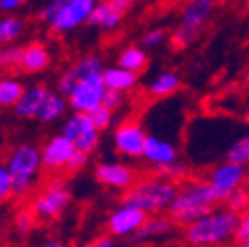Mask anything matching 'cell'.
I'll return each mask as SVG.
<instances>
[{"instance_id": "cell-1", "label": "cell", "mask_w": 249, "mask_h": 247, "mask_svg": "<svg viewBox=\"0 0 249 247\" xmlns=\"http://www.w3.org/2000/svg\"><path fill=\"white\" fill-rule=\"evenodd\" d=\"M237 228L239 213L224 204L184 226V241L190 247H228L237 241Z\"/></svg>"}, {"instance_id": "cell-2", "label": "cell", "mask_w": 249, "mask_h": 247, "mask_svg": "<svg viewBox=\"0 0 249 247\" xmlns=\"http://www.w3.org/2000/svg\"><path fill=\"white\" fill-rule=\"evenodd\" d=\"M215 204H220V198H217L210 180H184L178 184V192L168 213L176 224L188 226L212 212Z\"/></svg>"}, {"instance_id": "cell-3", "label": "cell", "mask_w": 249, "mask_h": 247, "mask_svg": "<svg viewBox=\"0 0 249 247\" xmlns=\"http://www.w3.org/2000/svg\"><path fill=\"white\" fill-rule=\"evenodd\" d=\"M178 192V184L160 174L139 178L133 186L123 194V204H131L146 212L148 215H157L170 210Z\"/></svg>"}, {"instance_id": "cell-4", "label": "cell", "mask_w": 249, "mask_h": 247, "mask_svg": "<svg viewBox=\"0 0 249 247\" xmlns=\"http://www.w3.org/2000/svg\"><path fill=\"white\" fill-rule=\"evenodd\" d=\"M4 166L12 176V198H26L44 166L42 150L34 144H16L8 150Z\"/></svg>"}, {"instance_id": "cell-5", "label": "cell", "mask_w": 249, "mask_h": 247, "mask_svg": "<svg viewBox=\"0 0 249 247\" xmlns=\"http://www.w3.org/2000/svg\"><path fill=\"white\" fill-rule=\"evenodd\" d=\"M99 0H48L40 10V18L57 34H66L89 22Z\"/></svg>"}, {"instance_id": "cell-6", "label": "cell", "mask_w": 249, "mask_h": 247, "mask_svg": "<svg viewBox=\"0 0 249 247\" xmlns=\"http://www.w3.org/2000/svg\"><path fill=\"white\" fill-rule=\"evenodd\" d=\"M212 12H213V0H188L180 12L178 24L172 34V42L180 48H186L192 42H196L202 28L210 20Z\"/></svg>"}, {"instance_id": "cell-7", "label": "cell", "mask_w": 249, "mask_h": 247, "mask_svg": "<svg viewBox=\"0 0 249 247\" xmlns=\"http://www.w3.org/2000/svg\"><path fill=\"white\" fill-rule=\"evenodd\" d=\"M71 202V192L64 180H52L40 190L32 200L30 210L36 213L38 220H55L68 210Z\"/></svg>"}, {"instance_id": "cell-8", "label": "cell", "mask_w": 249, "mask_h": 247, "mask_svg": "<svg viewBox=\"0 0 249 247\" xmlns=\"http://www.w3.org/2000/svg\"><path fill=\"white\" fill-rule=\"evenodd\" d=\"M107 93V85L103 79V71L101 73H91L87 77H83L73 91L68 95L70 107L75 113H89L95 107L103 105V97Z\"/></svg>"}, {"instance_id": "cell-9", "label": "cell", "mask_w": 249, "mask_h": 247, "mask_svg": "<svg viewBox=\"0 0 249 247\" xmlns=\"http://www.w3.org/2000/svg\"><path fill=\"white\" fill-rule=\"evenodd\" d=\"M245 178H247V166L231 162V160H224L217 166H213L210 176H208V180L213 186V190H215L217 198H220V202H226L231 192L241 188Z\"/></svg>"}, {"instance_id": "cell-10", "label": "cell", "mask_w": 249, "mask_h": 247, "mask_svg": "<svg viewBox=\"0 0 249 247\" xmlns=\"http://www.w3.org/2000/svg\"><path fill=\"white\" fill-rule=\"evenodd\" d=\"M61 133H64L70 141H73L77 150L87 152V154L93 152L99 144V129L93 125V121L87 113H73L64 123Z\"/></svg>"}, {"instance_id": "cell-11", "label": "cell", "mask_w": 249, "mask_h": 247, "mask_svg": "<svg viewBox=\"0 0 249 247\" xmlns=\"http://www.w3.org/2000/svg\"><path fill=\"white\" fill-rule=\"evenodd\" d=\"M148 133L139 121H124L115 129L113 144L119 154L127 159H142Z\"/></svg>"}, {"instance_id": "cell-12", "label": "cell", "mask_w": 249, "mask_h": 247, "mask_svg": "<svg viewBox=\"0 0 249 247\" xmlns=\"http://www.w3.org/2000/svg\"><path fill=\"white\" fill-rule=\"evenodd\" d=\"M146 218H148V213L142 212L141 208L121 202V206L109 215L107 228H109V233L113 237H124V239H129L135 231H139V228L146 222Z\"/></svg>"}, {"instance_id": "cell-13", "label": "cell", "mask_w": 249, "mask_h": 247, "mask_svg": "<svg viewBox=\"0 0 249 247\" xmlns=\"http://www.w3.org/2000/svg\"><path fill=\"white\" fill-rule=\"evenodd\" d=\"M77 152V146L73 144V141H70L64 133H59L55 137H52L44 148H42V160L44 166L52 172L57 170H68L70 160L73 159V154Z\"/></svg>"}, {"instance_id": "cell-14", "label": "cell", "mask_w": 249, "mask_h": 247, "mask_svg": "<svg viewBox=\"0 0 249 247\" xmlns=\"http://www.w3.org/2000/svg\"><path fill=\"white\" fill-rule=\"evenodd\" d=\"M142 159L154 170H159V168H164V166H170V164L178 162V148L170 139H164L160 135L150 133L146 137Z\"/></svg>"}, {"instance_id": "cell-15", "label": "cell", "mask_w": 249, "mask_h": 247, "mask_svg": "<svg viewBox=\"0 0 249 247\" xmlns=\"http://www.w3.org/2000/svg\"><path fill=\"white\" fill-rule=\"evenodd\" d=\"M95 178L107 188L127 192L137 182V172L123 162H101L95 168Z\"/></svg>"}, {"instance_id": "cell-16", "label": "cell", "mask_w": 249, "mask_h": 247, "mask_svg": "<svg viewBox=\"0 0 249 247\" xmlns=\"http://www.w3.org/2000/svg\"><path fill=\"white\" fill-rule=\"evenodd\" d=\"M105 68H103V61H101V57L99 55H85V57H81L75 66H71L64 75L59 77V81H57V91L61 95H70L71 91H73V87L83 79V77H87V75H91V73H101Z\"/></svg>"}, {"instance_id": "cell-17", "label": "cell", "mask_w": 249, "mask_h": 247, "mask_svg": "<svg viewBox=\"0 0 249 247\" xmlns=\"http://www.w3.org/2000/svg\"><path fill=\"white\" fill-rule=\"evenodd\" d=\"M174 220L170 215H162V213H157V215H148L146 222L139 228V231H135L127 241L133 243V245H142V243H150L159 237H164L168 235L172 229H174Z\"/></svg>"}, {"instance_id": "cell-18", "label": "cell", "mask_w": 249, "mask_h": 247, "mask_svg": "<svg viewBox=\"0 0 249 247\" xmlns=\"http://www.w3.org/2000/svg\"><path fill=\"white\" fill-rule=\"evenodd\" d=\"M52 91L46 87V85H32L24 91L22 99L12 107L14 115L20 117V119H32V117H38L48 95Z\"/></svg>"}, {"instance_id": "cell-19", "label": "cell", "mask_w": 249, "mask_h": 247, "mask_svg": "<svg viewBox=\"0 0 249 247\" xmlns=\"http://www.w3.org/2000/svg\"><path fill=\"white\" fill-rule=\"evenodd\" d=\"M50 66V52L42 44H28L22 48V55L18 61V70L24 73H40Z\"/></svg>"}, {"instance_id": "cell-20", "label": "cell", "mask_w": 249, "mask_h": 247, "mask_svg": "<svg viewBox=\"0 0 249 247\" xmlns=\"http://www.w3.org/2000/svg\"><path fill=\"white\" fill-rule=\"evenodd\" d=\"M121 22H123V14L111 4V0H99L89 18L91 26H97L101 30H107V32L119 28Z\"/></svg>"}, {"instance_id": "cell-21", "label": "cell", "mask_w": 249, "mask_h": 247, "mask_svg": "<svg viewBox=\"0 0 249 247\" xmlns=\"http://www.w3.org/2000/svg\"><path fill=\"white\" fill-rule=\"evenodd\" d=\"M103 79H105L107 89L124 93V91H131L137 85L139 73H135L131 70H124L121 66H115V68H105L103 70Z\"/></svg>"}, {"instance_id": "cell-22", "label": "cell", "mask_w": 249, "mask_h": 247, "mask_svg": "<svg viewBox=\"0 0 249 247\" xmlns=\"http://www.w3.org/2000/svg\"><path fill=\"white\" fill-rule=\"evenodd\" d=\"M180 87V77L174 71H162L148 83V93L152 97H170Z\"/></svg>"}, {"instance_id": "cell-23", "label": "cell", "mask_w": 249, "mask_h": 247, "mask_svg": "<svg viewBox=\"0 0 249 247\" xmlns=\"http://www.w3.org/2000/svg\"><path fill=\"white\" fill-rule=\"evenodd\" d=\"M68 105H70V101H68L66 95H61L59 91H55V93L52 91V93L48 95V99H46V103H44V107H42V111H40V115H38V119L44 121V123H53L55 119H59L66 113Z\"/></svg>"}, {"instance_id": "cell-24", "label": "cell", "mask_w": 249, "mask_h": 247, "mask_svg": "<svg viewBox=\"0 0 249 247\" xmlns=\"http://www.w3.org/2000/svg\"><path fill=\"white\" fill-rule=\"evenodd\" d=\"M119 66L124 70H131L135 73H139L141 70H144L146 66V52L139 46H129L119 53Z\"/></svg>"}, {"instance_id": "cell-25", "label": "cell", "mask_w": 249, "mask_h": 247, "mask_svg": "<svg viewBox=\"0 0 249 247\" xmlns=\"http://www.w3.org/2000/svg\"><path fill=\"white\" fill-rule=\"evenodd\" d=\"M26 87L14 79V77H4L2 81H0V105L2 107H14L22 95H24Z\"/></svg>"}, {"instance_id": "cell-26", "label": "cell", "mask_w": 249, "mask_h": 247, "mask_svg": "<svg viewBox=\"0 0 249 247\" xmlns=\"http://www.w3.org/2000/svg\"><path fill=\"white\" fill-rule=\"evenodd\" d=\"M226 160L249 166V131L237 137L226 150Z\"/></svg>"}, {"instance_id": "cell-27", "label": "cell", "mask_w": 249, "mask_h": 247, "mask_svg": "<svg viewBox=\"0 0 249 247\" xmlns=\"http://www.w3.org/2000/svg\"><path fill=\"white\" fill-rule=\"evenodd\" d=\"M24 32V22L18 16H6L0 20V42L14 44Z\"/></svg>"}, {"instance_id": "cell-28", "label": "cell", "mask_w": 249, "mask_h": 247, "mask_svg": "<svg viewBox=\"0 0 249 247\" xmlns=\"http://www.w3.org/2000/svg\"><path fill=\"white\" fill-rule=\"evenodd\" d=\"M36 220H38L36 213H34L32 210L24 208V210H18V212H16L14 220H12V226H14V229H16L18 235H28L30 231L34 229Z\"/></svg>"}, {"instance_id": "cell-29", "label": "cell", "mask_w": 249, "mask_h": 247, "mask_svg": "<svg viewBox=\"0 0 249 247\" xmlns=\"http://www.w3.org/2000/svg\"><path fill=\"white\" fill-rule=\"evenodd\" d=\"M230 210H233V212H237L239 215L249 208V190L247 188H237L235 192H231L230 196H228V200L224 202Z\"/></svg>"}, {"instance_id": "cell-30", "label": "cell", "mask_w": 249, "mask_h": 247, "mask_svg": "<svg viewBox=\"0 0 249 247\" xmlns=\"http://www.w3.org/2000/svg\"><path fill=\"white\" fill-rule=\"evenodd\" d=\"M113 113H115V111L107 109L105 105H99V107H95L93 111H89L87 115L91 117L93 125H95V127H97L99 131H103V129L111 127V123H113Z\"/></svg>"}, {"instance_id": "cell-31", "label": "cell", "mask_w": 249, "mask_h": 247, "mask_svg": "<svg viewBox=\"0 0 249 247\" xmlns=\"http://www.w3.org/2000/svg\"><path fill=\"white\" fill-rule=\"evenodd\" d=\"M22 48L24 46H16V44H6V48H2L0 52V64L2 68H16L18 61H20V55H22Z\"/></svg>"}, {"instance_id": "cell-32", "label": "cell", "mask_w": 249, "mask_h": 247, "mask_svg": "<svg viewBox=\"0 0 249 247\" xmlns=\"http://www.w3.org/2000/svg\"><path fill=\"white\" fill-rule=\"evenodd\" d=\"M186 164H182L180 160L178 162H174V164H170V166H164V168H159L157 170V174H160V176H164V178H170V180H174V182H178V180H182L184 176H186Z\"/></svg>"}, {"instance_id": "cell-33", "label": "cell", "mask_w": 249, "mask_h": 247, "mask_svg": "<svg viewBox=\"0 0 249 247\" xmlns=\"http://www.w3.org/2000/svg\"><path fill=\"white\" fill-rule=\"evenodd\" d=\"M166 38V32L162 28H154L142 36V48H159Z\"/></svg>"}, {"instance_id": "cell-34", "label": "cell", "mask_w": 249, "mask_h": 247, "mask_svg": "<svg viewBox=\"0 0 249 247\" xmlns=\"http://www.w3.org/2000/svg\"><path fill=\"white\" fill-rule=\"evenodd\" d=\"M12 196V176L6 166L0 168V198L8 200Z\"/></svg>"}, {"instance_id": "cell-35", "label": "cell", "mask_w": 249, "mask_h": 247, "mask_svg": "<svg viewBox=\"0 0 249 247\" xmlns=\"http://www.w3.org/2000/svg\"><path fill=\"white\" fill-rule=\"evenodd\" d=\"M121 103H123V93H121V91L107 89V93H105V97H103V105H105L107 109H111V111H117V109L121 107Z\"/></svg>"}, {"instance_id": "cell-36", "label": "cell", "mask_w": 249, "mask_h": 247, "mask_svg": "<svg viewBox=\"0 0 249 247\" xmlns=\"http://www.w3.org/2000/svg\"><path fill=\"white\" fill-rule=\"evenodd\" d=\"M237 241H249V208L239 215V228H237Z\"/></svg>"}, {"instance_id": "cell-37", "label": "cell", "mask_w": 249, "mask_h": 247, "mask_svg": "<svg viewBox=\"0 0 249 247\" xmlns=\"http://www.w3.org/2000/svg\"><path fill=\"white\" fill-rule=\"evenodd\" d=\"M81 247H117V243H115V237H111V235H101V237H95V239L87 241V243L81 245Z\"/></svg>"}, {"instance_id": "cell-38", "label": "cell", "mask_w": 249, "mask_h": 247, "mask_svg": "<svg viewBox=\"0 0 249 247\" xmlns=\"http://www.w3.org/2000/svg\"><path fill=\"white\" fill-rule=\"evenodd\" d=\"M85 164H87V152H81V150H77V152L73 154V159L70 160V166H68V170H70V172H75V170H81Z\"/></svg>"}, {"instance_id": "cell-39", "label": "cell", "mask_w": 249, "mask_h": 247, "mask_svg": "<svg viewBox=\"0 0 249 247\" xmlns=\"http://www.w3.org/2000/svg\"><path fill=\"white\" fill-rule=\"evenodd\" d=\"M26 0H0V10L4 14H12L14 10H18Z\"/></svg>"}, {"instance_id": "cell-40", "label": "cell", "mask_w": 249, "mask_h": 247, "mask_svg": "<svg viewBox=\"0 0 249 247\" xmlns=\"http://www.w3.org/2000/svg\"><path fill=\"white\" fill-rule=\"evenodd\" d=\"M111 4L124 16V14H127L129 10H131V6H133V0H111Z\"/></svg>"}, {"instance_id": "cell-41", "label": "cell", "mask_w": 249, "mask_h": 247, "mask_svg": "<svg viewBox=\"0 0 249 247\" xmlns=\"http://www.w3.org/2000/svg\"><path fill=\"white\" fill-rule=\"evenodd\" d=\"M40 247H64V243H59L55 239H50V241H44Z\"/></svg>"}, {"instance_id": "cell-42", "label": "cell", "mask_w": 249, "mask_h": 247, "mask_svg": "<svg viewBox=\"0 0 249 247\" xmlns=\"http://www.w3.org/2000/svg\"><path fill=\"white\" fill-rule=\"evenodd\" d=\"M228 247H249V241H235V243H231Z\"/></svg>"}, {"instance_id": "cell-43", "label": "cell", "mask_w": 249, "mask_h": 247, "mask_svg": "<svg viewBox=\"0 0 249 247\" xmlns=\"http://www.w3.org/2000/svg\"><path fill=\"white\" fill-rule=\"evenodd\" d=\"M245 81H247V85H249V64H247V68H245Z\"/></svg>"}, {"instance_id": "cell-44", "label": "cell", "mask_w": 249, "mask_h": 247, "mask_svg": "<svg viewBox=\"0 0 249 247\" xmlns=\"http://www.w3.org/2000/svg\"><path fill=\"white\" fill-rule=\"evenodd\" d=\"M144 2H159V0H144Z\"/></svg>"}, {"instance_id": "cell-45", "label": "cell", "mask_w": 249, "mask_h": 247, "mask_svg": "<svg viewBox=\"0 0 249 247\" xmlns=\"http://www.w3.org/2000/svg\"><path fill=\"white\" fill-rule=\"evenodd\" d=\"M245 117H247V119H249V107H247V113H245Z\"/></svg>"}, {"instance_id": "cell-46", "label": "cell", "mask_w": 249, "mask_h": 247, "mask_svg": "<svg viewBox=\"0 0 249 247\" xmlns=\"http://www.w3.org/2000/svg\"><path fill=\"white\" fill-rule=\"evenodd\" d=\"M241 2H243V4H249V0H241Z\"/></svg>"}]
</instances>
